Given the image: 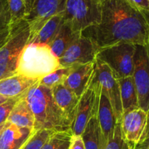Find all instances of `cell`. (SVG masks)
<instances>
[{
  "instance_id": "1",
  "label": "cell",
  "mask_w": 149,
  "mask_h": 149,
  "mask_svg": "<svg viewBox=\"0 0 149 149\" xmlns=\"http://www.w3.org/2000/svg\"><path fill=\"white\" fill-rule=\"evenodd\" d=\"M100 6V23L81 33L93 40L98 49L122 43H149L148 13L130 0H102Z\"/></svg>"
},
{
  "instance_id": "2",
  "label": "cell",
  "mask_w": 149,
  "mask_h": 149,
  "mask_svg": "<svg viewBox=\"0 0 149 149\" xmlns=\"http://www.w3.org/2000/svg\"><path fill=\"white\" fill-rule=\"evenodd\" d=\"M26 99L34 116L35 131L71 130V124L54 100L52 89L41 85L38 81L29 89Z\"/></svg>"
},
{
  "instance_id": "3",
  "label": "cell",
  "mask_w": 149,
  "mask_h": 149,
  "mask_svg": "<svg viewBox=\"0 0 149 149\" xmlns=\"http://www.w3.org/2000/svg\"><path fill=\"white\" fill-rule=\"evenodd\" d=\"M61 68L59 58L45 44H27L19 56L17 73L39 80Z\"/></svg>"
},
{
  "instance_id": "4",
  "label": "cell",
  "mask_w": 149,
  "mask_h": 149,
  "mask_svg": "<svg viewBox=\"0 0 149 149\" xmlns=\"http://www.w3.org/2000/svg\"><path fill=\"white\" fill-rule=\"evenodd\" d=\"M10 27L8 40L0 48V80L17 73L19 56L30 36L29 25L24 20Z\"/></svg>"
},
{
  "instance_id": "5",
  "label": "cell",
  "mask_w": 149,
  "mask_h": 149,
  "mask_svg": "<svg viewBox=\"0 0 149 149\" xmlns=\"http://www.w3.org/2000/svg\"><path fill=\"white\" fill-rule=\"evenodd\" d=\"M136 45L122 43L98 49L97 58L106 63L118 79L132 77Z\"/></svg>"
},
{
  "instance_id": "6",
  "label": "cell",
  "mask_w": 149,
  "mask_h": 149,
  "mask_svg": "<svg viewBox=\"0 0 149 149\" xmlns=\"http://www.w3.org/2000/svg\"><path fill=\"white\" fill-rule=\"evenodd\" d=\"M122 135L130 149H135L143 141L148 125V113L141 108L123 113L120 121Z\"/></svg>"
},
{
  "instance_id": "7",
  "label": "cell",
  "mask_w": 149,
  "mask_h": 149,
  "mask_svg": "<svg viewBox=\"0 0 149 149\" xmlns=\"http://www.w3.org/2000/svg\"><path fill=\"white\" fill-rule=\"evenodd\" d=\"M132 77L138 93L139 108L148 111L149 43L146 45H136Z\"/></svg>"
},
{
  "instance_id": "8",
  "label": "cell",
  "mask_w": 149,
  "mask_h": 149,
  "mask_svg": "<svg viewBox=\"0 0 149 149\" xmlns=\"http://www.w3.org/2000/svg\"><path fill=\"white\" fill-rule=\"evenodd\" d=\"M93 80L98 83L103 89L113 108L118 122H120L123 110L118 78L106 63L97 58L95 61Z\"/></svg>"
},
{
  "instance_id": "9",
  "label": "cell",
  "mask_w": 149,
  "mask_h": 149,
  "mask_svg": "<svg viewBox=\"0 0 149 149\" xmlns=\"http://www.w3.org/2000/svg\"><path fill=\"white\" fill-rule=\"evenodd\" d=\"M66 0H32L24 20L30 30L31 39L47 20L55 15L63 13Z\"/></svg>"
},
{
  "instance_id": "10",
  "label": "cell",
  "mask_w": 149,
  "mask_h": 149,
  "mask_svg": "<svg viewBox=\"0 0 149 149\" xmlns=\"http://www.w3.org/2000/svg\"><path fill=\"white\" fill-rule=\"evenodd\" d=\"M100 84L93 79L91 83L80 97L75 118L71 126L73 135L81 136L93 116L97 114Z\"/></svg>"
},
{
  "instance_id": "11",
  "label": "cell",
  "mask_w": 149,
  "mask_h": 149,
  "mask_svg": "<svg viewBox=\"0 0 149 149\" xmlns=\"http://www.w3.org/2000/svg\"><path fill=\"white\" fill-rule=\"evenodd\" d=\"M98 48L93 40L81 33L59 58L61 67H70L95 62Z\"/></svg>"
},
{
  "instance_id": "12",
  "label": "cell",
  "mask_w": 149,
  "mask_h": 149,
  "mask_svg": "<svg viewBox=\"0 0 149 149\" xmlns=\"http://www.w3.org/2000/svg\"><path fill=\"white\" fill-rule=\"evenodd\" d=\"M97 117L101 132L102 149H103L107 143L113 138L116 127L119 122L115 116L110 101L100 85Z\"/></svg>"
},
{
  "instance_id": "13",
  "label": "cell",
  "mask_w": 149,
  "mask_h": 149,
  "mask_svg": "<svg viewBox=\"0 0 149 149\" xmlns=\"http://www.w3.org/2000/svg\"><path fill=\"white\" fill-rule=\"evenodd\" d=\"M95 61L71 66L68 77L63 83L78 97L82 95L91 83L95 74Z\"/></svg>"
},
{
  "instance_id": "14",
  "label": "cell",
  "mask_w": 149,
  "mask_h": 149,
  "mask_svg": "<svg viewBox=\"0 0 149 149\" xmlns=\"http://www.w3.org/2000/svg\"><path fill=\"white\" fill-rule=\"evenodd\" d=\"M38 81L15 74L0 80V95L7 99L24 96Z\"/></svg>"
},
{
  "instance_id": "15",
  "label": "cell",
  "mask_w": 149,
  "mask_h": 149,
  "mask_svg": "<svg viewBox=\"0 0 149 149\" xmlns=\"http://www.w3.org/2000/svg\"><path fill=\"white\" fill-rule=\"evenodd\" d=\"M34 130L20 128L7 122L0 133V149H22Z\"/></svg>"
},
{
  "instance_id": "16",
  "label": "cell",
  "mask_w": 149,
  "mask_h": 149,
  "mask_svg": "<svg viewBox=\"0 0 149 149\" xmlns=\"http://www.w3.org/2000/svg\"><path fill=\"white\" fill-rule=\"evenodd\" d=\"M52 93L56 104L72 126L80 97H77L63 83L52 87Z\"/></svg>"
},
{
  "instance_id": "17",
  "label": "cell",
  "mask_w": 149,
  "mask_h": 149,
  "mask_svg": "<svg viewBox=\"0 0 149 149\" xmlns=\"http://www.w3.org/2000/svg\"><path fill=\"white\" fill-rule=\"evenodd\" d=\"M26 95L19 99L12 110L7 122L18 127L34 130V116L26 100Z\"/></svg>"
},
{
  "instance_id": "18",
  "label": "cell",
  "mask_w": 149,
  "mask_h": 149,
  "mask_svg": "<svg viewBox=\"0 0 149 149\" xmlns=\"http://www.w3.org/2000/svg\"><path fill=\"white\" fill-rule=\"evenodd\" d=\"M63 23V13L55 15L47 20L37 33L29 39L28 44H45L49 45Z\"/></svg>"
},
{
  "instance_id": "19",
  "label": "cell",
  "mask_w": 149,
  "mask_h": 149,
  "mask_svg": "<svg viewBox=\"0 0 149 149\" xmlns=\"http://www.w3.org/2000/svg\"><path fill=\"white\" fill-rule=\"evenodd\" d=\"M81 35V33L73 30L72 28L63 20L62 26L49 46L54 54L60 58L68 47Z\"/></svg>"
},
{
  "instance_id": "20",
  "label": "cell",
  "mask_w": 149,
  "mask_h": 149,
  "mask_svg": "<svg viewBox=\"0 0 149 149\" xmlns=\"http://www.w3.org/2000/svg\"><path fill=\"white\" fill-rule=\"evenodd\" d=\"M118 81L123 113L139 108L138 93L132 76L118 79Z\"/></svg>"
},
{
  "instance_id": "21",
  "label": "cell",
  "mask_w": 149,
  "mask_h": 149,
  "mask_svg": "<svg viewBox=\"0 0 149 149\" xmlns=\"http://www.w3.org/2000/svg\"><path fill=\"white\" fill-rule=\"evenodd\" d=\"M85 149H102V138L97 114L89 120L81 135Z\"/></svg>"
},
{
  "instance_id": "22",
  "label": "cell",
  "mask_w": 149,
  "mask_h": 149,
  "mask_svg": "<svg viewBox=\"0 0 149 149\" xmlns=\"http://www.w3.org/2000/svg\"><path fill=\"white\" fill-rule=\"evenodd\" d=\"M72 137L71 130L54 132L42 149H69Z\"/></svg>"
},
{
  "instance_id": "23",
  "label": "cell",
  "mask_w": 149,
  "mask_h": 149,
  "mask_svg": "<svg viewBox=\"0 0 149 149\" xmlns=\"http://www.w3.org/2000/svg\"><path fill=\"white\" fill-rule=\"evenodd\" d=\"M71 66L70 67H61L56 71H53L51 74H48L46 77H43L39 80L41 85H43L48 88L52 89L55 86L65 82V79L68 77L71 71Z\"/></svg>"
},
{
  "instance_id": "24",
  "label": "cell",
  "mask_w": 149,
  "mask_h": 149,
  "mask_svg": "<svg viewBox=\"0 0 149 149\" xmlns=\"http://www.w3.org/2000/svg\"><path fill=\"white\" fill-rule=\"evenodd\" d=\"M11 17L10 26L24 20L27 10L24 0H7Z\"/></svg>"
},
{
  "instance_id": "25",
  "label": "cell",
  "mask_w": 149,
  "mask_h": 149,
  "mask_svg": "<svg viewBox=\"0 0 149 149\" xmlns=\"http://www.w3.org/2000/svg\"><path fill=\"white\" fill-rule=\"evenodd\" d=\"M55 131L49 130H39L34 131L32 136L29 138L22 149H42L48 138Z\"/></svg>"
},
{
  "instance_id": "26",
  "label": "cell",
  "mask_w": 149,
  "mask_h": 149,
  "mask_svg": "<svg viewBox=\"0 0 149 149\" xmlns=\"http://www.w3.org/2000/svg\"><path fill=\"white\" fill-rule=\"evenodd\" d=\"M103 149H130L124 139L119 122L116 125L113 138L107 143Z\"/></svg>"
},
{
  "instance_id": "27",
  "label": "cell",
  "mask_w": 149,
  "mask_h": 149,
  "mask_svg": "<svg viewBox=\"0 0 149 149\" xmlns=\"http://www.w3.org/2000/svg\"><path fill=\"white\" fill-rule=\"evenodd\" d=\"M25 96V95H24ZM23 97V96H22ZM20 97H15V98H9L4 103L0 104V125L5 123L11 113L12 110L13 109L14 106L18 101Z\"/></svg>"
},
{
  "instance_id": "28",
  "label": "cell",
  "mask_w": 149,
  "mask_h": 149,
  "mask_svg": "<svg viewBox=\"0 0 149 149\" xmlns=\"http://www.w3.org/2000/svg\"><path fill=\"white\" fill-rule=\"evenodd\" d=\"M11 17L7 0H0V30L10 27Z\"/></svg>"
},
{
  "instance_id": "29",
  "label": "cell",
  "mask_w": 149,
  "mask_h": 149,
  "mask_svg": "<svg viewBox=\"0 0 149 149\" xmlns=\"http://www.w3.org/2000/svg\"><path fill=\"white\" fill-rule=\"evenodd\" d=\"M69 149H85L81 136L73 135Z\"/></svg>"
},
{
  "instance_id": "30",
  "label": "cell",
  "mask_w": 149,
  "mask_h": 149,
  "mask_svg": "<svg viewBox=\"0 0 149 149\" xmlns=\"http://www.w3.org/2000/svg\"><path fill=\"white\" fill-rule=\"evenodd\" d=\"M138 8L149 14V1L148 0H130Z\"/></svg>"
},
{
  "instance_id": "31",
  "label": "cell",
  "mask_w": 149,
  "mask_h": 149,
  "mask_svg": "<svg viewBox=\"0 0 149 149\" xmlns=\"http://www.w3.org/2000/svg\"><path fill=\"white\" fill-rule=\"evenodd\" d=\"M10 34V27L0 30V48L7 42Z\"/></svg>"
},
{
  "instance_id": "32",
  "label": "cell",
  "mask_w": 149,
  "mask_h": 149,
  "mask_svg": "<svg viewBox=\"0 0 149 149\" xmlns=\"http://www.w3.org/2000/svg\"><path fill=\"white\" fill-rule=\"evenodd\" d=\"M148 130H147L146 135L145 138H144L143 141L140 144L138 147L135 149H145L149 148V110L148 111Z\"/></svg>"
},
{
  "instance_id": "33",
  "label": "cell",
  "mask_w": 149,
  "mask_h": 149,
  "mask_svg": "<svg viewBox=\"0 0 149 149\" xmlns=\"http://www.w3.org/2000/svg\"><path fill=\"white\" fill-rule=\"evenodd\" d=\"M31 1L32 0H24L25 3H26V10H27V13H28V11H29V8H30L31 4ZM27 13H26V14H27Z\"/></svg>"
},
{
  "instance_id": "34",
  "label": "cell",
  "mask_w": 149,
  "mask_h": 149,
  "mask_svg": "<svg viewBox=\"0 0 149 149\" xmlns=\"http://www.w3.org/2000/svg\"><path fill=\"white\" fill-rule=\"evenodd\" d=\"M7 100V98H5V97H3V96L0 95V104H1V103H4V102L5 101V100Z\"/></svg>"
},
{
  "instance_id": "35",
  "label": "cell",
  "mask_w": 149,
  "mask_h": 149,
  "mask_svg": "<svg viewBox=\"0 0 149 149\" xmlns=\"http://www.w3.org/2000/svg\"><path fill=\"white\" fill-rule=\"evenodd\" d=\"M6 123H7V122H6L5 123L2 124V125H0V133H1V131H2V130L4 129V127H5V125H6Z\"/></svg>"
},
{
  "instance_id": "36",
  "label": "cell",
  "mask_w": 149,
  "mask_h": 149,
  "mask_svg": "<svg viewBox=\"0 0 149 149\" xmlns=\"http://www.w3.org/2000/svg\"><path fill=\"white\" fill-rule=\"evenodd\" d=\"M95 1H97V3H99V4H101V1H102V0H95Z\"/></svg>"
},
{
  "instance_id": "37",
  "label": "cell",
  "mask_w": 149,
  "mask_h": 149,
  "mask_svg": "<svg viewBox=\"0 0 149 149\" xmlns=\"http://www.w3.org/2000/svg\"><path fill=\"white\" fill-rule=\"evenodd\" d=\"M145 149H149V148H145Z\"/></svg>"
},
{
  "instance_id": "38",
  "label": "cell",
  "mask_w": 149,
  "mask_h": 149,
  "mask_svg": "<svg viewBox=\"0 0 149 149\" xmlns=\"http://www.w3.org/2000/svg\"><path fill=\"white\" fill-rule=\"evenodd\" d=\"M148 1H149V0H148Z\"/></svg>"
}]
</instances>
